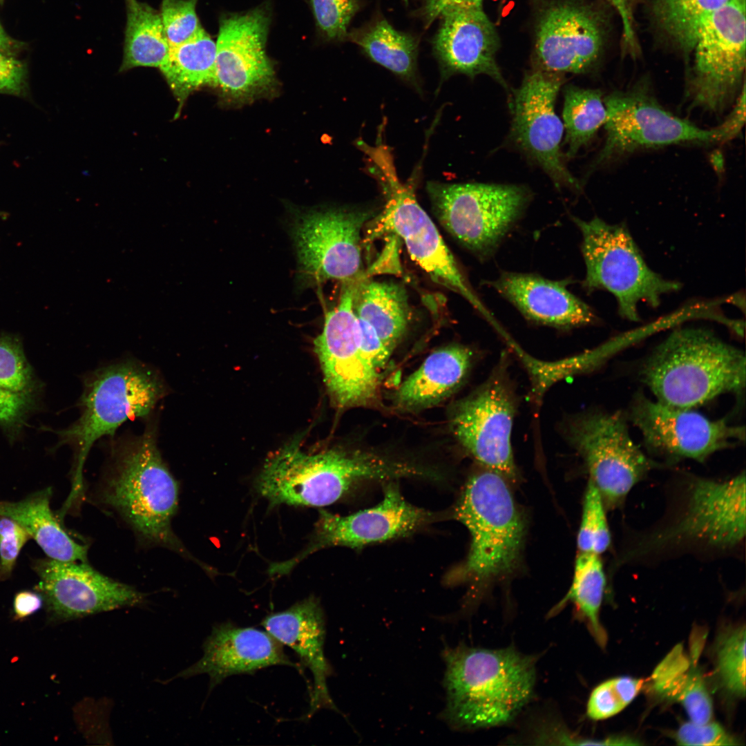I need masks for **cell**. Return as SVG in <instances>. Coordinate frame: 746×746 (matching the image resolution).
Instances as JSON below:
<instances>
[{
	"mask_svg": "<svg viewBox=\"0 0 746 746\" xmlns=\"http://www.w3.org/2000/svg\"><path fill=\"white\" fill-rule=\"evenodd\" d=\"M179 490L157 446V425L150 420L140 434L111 443L95 499L115 513L142 544L189 558L172 528Z\"/></svg>",
	"mask_w": 746,
	"mask_h": 746,
	"instance_id": "cell-1",
	"label": "cell"
},
{
	"mask_svg": "<svg viewBox=\"0 0 746 746\" xmlns=\"http://www.w3.org/2000/svg\"><path fill=\"white\" fill-rule=\"evenodd\" d=\"M442 718L454 729L475 730L513 721L533 698L536 656L510 646L446 647Z\"/></svg>",
	"mask_w": 746,
	"mask_h": 746,
	"instance_id": "cell-2",
	"label": "cell"
},
{
	"mask_svg": "<svg viewBox=\"0 0 746 746\" xmlns=\"http://www.w3.org/2000/svg\"><path fill=\"white\" fill-rule=\"evenodd\" d=\"M744 352L704 328L672 332L645 361L643 381L656 400L670 408L691 410L745 387Z\"/></svg>",
	"mask_w": 746,
	"mask_h": 746,
	"instance_id": "cell-3",
	"label": "cell"
},
{
	"mask_svg": "<svg viewBox=\"0 0 746 746\" xmlns=\"http://www.w3.org/2000/svg\"><path fill=\"white\" fill-rule=\"evenodd\" d=\"M413 464L361 451L331 449L306 453L293 441L273 453L256 481L271 505L323 507L361 481L414 477Z\"/></svg>",
	"mask_w": 746,
	"mask_h": 746,
	"instance_id": "cell-4",
	"label": "cell"
},
{
	"mask_svg": "<svg viewBox=\"0 0 746 746\" xmlns=\"http://www.w3.org/2000/svg\"><path fill=\"white\" fill-rule=\"evenodd\" d=\"M168 392L160 372L135 359L100 367L84 376L79 417L57 432L58 446H69L74 452L75 490L82 488V469L93 445L103 437H113L128 420L149 418Z\"/></svg>",
	"mask_w": 746,
	"mask_h": 746,
	"instance_id": "cell-5",
	"label": "cell"
},
{
	"mask_svg": "<svg viewBox=\"0 0 746 746\" xmlns=\"http://www.w3.org/2000/svg\"><path fill=\"white\" fill-rule=\"evenodd\" d=\"M379 141L374 146L363 142L359 147L386 200L383 211L371 219L368 239L387 233L403 239L412 259L433 282L460 294L492 323L433 221L418 203L414 187L398 178L391 149Z\"/></svg>",
	"mask_w": 746,
	"mask_h": 746,
	"instance_id": "cell-6",
	"label": "cell"
},
{
	"mask_svg": "<svg viewBox=\"0 0 746 746\" xmlns=\"http://www.w3.org/2000/svg\"><path fill=\"white\" fill-rule=\"evenodd\" d=\"M454 517L468 530L471 544L460 570L475 599L517 564L524 524L504 477L486 470L473 475L456 504Z\"/></svg>",
	"mask_w": 746,
	"mask_h": 746,
	"instance_id": "cell-7",
	"label": "cell"
},
{
	"mask_svg": "<svg viewBox=\"0 0 746 746\" xmlns=\"http://www.w3.org/2000/svg\"><path fill=\"white\" fill-rule=\"evenodd\" d=\"M573 220L582 235L584 287L611 293L622 318L638 321L640 302L656 308L663 294L680 289V283L662 278L648 266L624 224H611L597 217Z\"/></svg>",
	"mask_w": 746,
	"mask_h": 746,
	"instance_id": "cell-8",
	"label": "cell"
},
{
	"mask_svg": "<svg viewBox=\"0 0 746 746\" xmlns=\"http://www.w3.org/2000/svg\"><path fill=\"white\" fill-rule=\"evenodd\" d=\"M431 207L444 229L465 247L487 256L519 219L530 194L524 186L428 182Z\"/></svg>",
	"mask_w": 746,
	"mask_h": 746,
	"instance_id": "cell-9",
	"label": "cell"
},
{
	"mask_svg": "<svg viewBox=\"0 0 746 746\" xmlns=\"http://www.w3.org/2000/svg\"><path fill=\"white\" fill-rule=\"evenodd\" d=\"M606 137L594 166L638 151L686 144H720L718 128H702L665 109L650 84L640 80L630 88L604 98Z\"/></svg>",
	"mask_w": 746,
	"mask_h": 746,
	"instance_id": "cell-10",
	"label": "cell"
},
{
	"mask_svg": "<svg viewBox=\"0 0 746 746\" xmlns=\"http://www.w3.org/2000/svg\"><path fill=\"white\" fill-rule=\"evenodd\" d=\"M687 95L693 107L718 114L745 84V0H730L701 27L692 50Z\"/></svg>",
	"mask_w": 746,
	"mask_h": 746,
	"instance_id": "cell-11",
	"label": "cell"
},
{
	"mask_svg": "<svg viewBox=\"0 0 746 746\" xmlns=\"http://www.w3.org/2000/svg\"><path fill=\"white\" fill-rule=\"evenodd\" d=\"M535 68L564 74L590 70L600 58L607 17L587 0H530Z\"/></svg>",
	"mask_w": 746,
	"mask_h": 746,
	"instance_id": "cell-12",
	"label": "cell"
},
{
	"mask_svg": "<svg viewBox=\"0 0 746 746\" xmlns=\"http://www.w3.org/2000/svg\"><path fill=\"white\" fill-rule=\"evenodd\" d=\"M568 437L610 508L621 505L656 465L633 441L620 412L581 415L568 425Z\"/></svg>",
	"mask_w": 746,
	"mask_h": 746,
	"instance_id": "cell-13",
	"label": "cell"
},
{
	"mask_svg": "<svg viewBox=\"0 0 746 746\" xmlns=\"http://www.w3.org/2000/svg\"><path fill=\"white\" fill-rule=\"evenodd\" d=\"M375 216L370 209L347 207L312 211L298 218L293 237L303 278L321 284L365 276L361 232Z\"/></svg>",
	"mask_w": 746,
	"mask_h": 746,
	"instance_id": "cell-14",
	"label": "cell"
},
{
	"mask_svg": "<svg viewBox=\"0 0 746 746\" xmlns=\"http://www.w3.org/2000/svg\"><path fill=\"white\" fill-rule=\"evenodd\" d=\"M358 280L342 282L338 304L325 314L322 332L314 341L327 391L341 408L369 405L379 392L378 370L360 347L353 307Z\"/></svg>",
	"mask_w": 746,
	"mask_h": 746,
	"instance_id": "cell-15",
	"label": "cell"
},
{
	"mask_svg": "<svg viewBox=\"0 0 746 746\" xmlns=\"http://www.w3.org/2000/svg\"><path fill=\"white\" fill-rule=\"evenodd\" d=\"M563 83L561 73L533 68L525 75L514 93L511 135L557 188L580 190L560 147L564 125L556 114L555 101Z\"/></svg>",
	"mask_w": 746,
	"mask_h": 746,
	"instance_id": "cell-16",
	"label": "cell"
},
{
	"mask_svg": "<svg viewBox=\"0 0 746 746\" xmlns=\"http://www.w3.org/2000/svg\"><path fill=\"white\" fill-rule=\"evenodd\" d=\"M270 23L265 6L220 17L213 86L227 97L249 100L273 84L275 73L266 53Z\"/></svg>",
	"mask_w": 746,
	"mask_h": 746,
	"instance_id": "cell-17",
	"label": "cell"
},
{
	"mask_svg": "<svg viewBox=\"0 0 746 746\" xmlns=\"http://www.w3.org/2000/svg\"><path fill=\"white\" fill-rule=\"evenodd\" d=\"M39 577L37 591L42 595L52 619L66 622L124 607L142 605L145 593L112 579L88 562L51 558L32 562Z\"/></svg>",
	"mask_w": 746,
	"mask_h": 746,
	"instance_id": "cell-18",
	"label": "cell"
},
{
	"mask_svg": "<svg viewBox=\"0 0 746 746\" xmlns=\"http://www.w3.org/2000/svg\"><path fill=\"white\" fill-rule=\"evenodd\" d=\"M630 419L654 452L673 459L705 461L745 438V428L711 420L691 410L664 405L642 394L634 398Z\"/></svg>",
	"mask_w": 746,
	"mask_h": 746,
	"instance_id": "cell-19",
	"label": "cell"
},
{
	"mask_svg": "<svg viewBox=\"0 0 746 746\" xmlns=\"http://www.w3.org/2000/svg\"><path fill=\"white\" fill-rule=\"evenodd\" d=\"M515 403L502 376H492L459 402L450 417L451 430L461 446L488 470L514 478L511 432Z\"/></svg>",
	"mask_w": 746,
	"mask_h": 746,
	"instance_id": "cell-20",
	"label": "cell"
},
{
	"mask_svg": "<svg viewBox=\"0 0 746 746\" xmlns=\"http://www.w3.org/2000/svg\"><path fill=\"white\" fill-rule=\"evenodd\" d=\"M430 518V513L408 503L397 486L390 484L383 499L374 507L347 516L321 510L307 548L293 559L272 565L271 569L275 574L287 573L306 556L323 548H361L408 536Z\"/></svg>",
	"mask_w": 746,
	"mask_h": 746,
	"instance_id": "cell-21",
	"label": "cell"
},
{
	"mask_svg": "<svg viewBox=\"0 0 746 746\" xmlns=\"http://www.w3.org/2000/svg\"><path fill=\"white\" fill-rule=\"evenodd\" d=\"M687 503L681 519L656 542L692 540L727 548L745 537V472L725 481L694 479Z\"/></svg>",
	"mask_w": 746,
	"mask_h": 746,
	"instance_id": "cell-22",
	"label": "cell"
},
{
	"mask_svg": "<svg viewBox=\"0 0 746 746\" xmlns=\"http://www.w3.org/2000/svg\"><path fill=\"white\" fill-rule=\"evenodd\" d=\"M439 20L432 44L441 78L485 75L508 89L496 59L500 38L484 8L452 10Z\"/></svg>",
	"mask_w": 746,
	"mask_h": 746,
	"instance_id": "cell-23",
	"label": "cell"
},
{
	"mask_svg": "<svg viewBox=\"0 0 746 746\" xmlns=\"http://www.w3.org/2000/svg\"><path fill=\"white\" fill-rule=\"evenodd\" d=\"M278 664L297 667L269 633L224 622L213 628L204 643L202 657L175 678L207 674L213 687L230 676Z\"/></svg>",
	"mask_w": 746,
	"mask_h": 746,
	"instance_id": "cell-24",
	"label": "cell"
},
{
	"mask_svg": "<svg viewBox=\"0 0 746 746\" xmlns=\"http://www.w3.org/2000/svg\"><path fill=\"white\" fill-rule=\"evenodd\" d=\"M262 625L278 642L292 649L311 671L314 689L309 716L321 708L338 711L327 686L332 669L324 655L325 621L317 599L309 597L285 611L270 614Z\"/></svg>",
	"mask_w": 746,
	"mask_h": 746,
	"instance_id": "cell-25",
	"label": "cell"
},
{
	"mask_svg": "<svg viewBox=\"0 0 746 746\" xmlns=\"http://www.w3.org/2000/svg\"><path fill=\"white\" fill-rule=\"evenodd\" d=\"M492 285L531 321L567 328L596 321L593 309L568 291L562 282L533 274L506 272Z\"/></svg>",
	"mask_w": 746,
	"mask_h": 746,
	"instance_id": "cell-26",
	"label": "cell"
},
{
	"mask_svg": "<svg viewBox=\"0 0 746 746\" xmlns=\"http://www.w3.org/2000/svg\"><path fill=\"white\" fill-rule=\"evenodd\" d=\"M43 383L19 338L0 334V428L10 442L19 439L41 405Z\"/></svg>",
	"mask_w": 746,
	"mask_h": 746,
	"instance_id": "cell-27",
	"label": "cell"
},
{
	"mask_svg": "<svg viewBox=\"0 0 746 746\" xmlns=\"http://www.w3.org/2000/svg\"><path fill=\"white\" fill-rule=\"evenodd\" d=\"M472 352L461 345H450L430 354L396 392V405L404 410L431 406L459 386L470 365Z\"/></svg>",
	"mask_w": 746,
	"mask_h": 746,
	"instance_id": "cell-28",
	"label": "cell"
},
{
	"mask_svg": "<svg viewBox=\"0 0 746 746\" xmlns=\"http://www.w3.org/2000/svg\"><path fill=\"white\" fill-rule=\"evenodd\" d=\"M51 489L34 492L18 501H0V516L21 526L48 557L64 562H88V546L77 542L52 513Z\"/></svg>",
	"mask_w": 746,
	"mask_h": 746,
	"instance_id": "cell-29",
	"label": "cell"
},
{
	"mask_svg": "<svg viewBox=\"0 0 746 746\" xmlns=\"http://www.w3.org/2000/svg\"><path fill=\"white\" fill-rule=\"evenodd\" d=\"M353 307L356 316L369 323L392 351L407 330L411 318L406 290L392 281H374L363 277L356 285Z\"/></svg>",
	"mask_w": 746,
	"mask_h": 746,
	"instance_id": "cell-30",
	"label": "cell"
},
{
	"mask_svg": "<svg viewBox=\"0 0 746 746\" xmlns=\"http://www.w3.org/2000/svg\"><path fill=\"white\" fill-rule=\"evenodd\" d=\"M347 39L358 45L375 63L418 86L419 43L412 35L397 30L387 19L379 17L348 32Z\"/></svg>",
	"mask_w": 746,
	"mask_h": 746,
	"instance_id": "cell-31",
	"label": "cell"
},
{
	"mask_svg": "<svg viewBox=\"0 0 746 746\" xmlns=\"http://www.w3.org/2000/svg\"><path fill=\"white\" fill-rule=\"evenodd\" d=\"M216 55V41L203 28L187 41L170 47L159 68L179 104L175 118L191 93L213 86Z\"/></svg>",
	"mask_w": 746,
	"mask_h": 746,
	"instance_id": "cell-32",
	"label": "cell"
},
{
	"mask_svg": "<svg viewBox=\"0 0 746 746\" xmlns=\"http://www.w3.org/2000/svg\"><path fill=\"white\" fill-rule=\"evenodd\" d=\"M125 3L126 24L119 71L140 66L160 68L170 49L160 12L138 0Z\"/></svg>",
	"mask_w": 746,
	"mask_h": 746,
	"instance_id": "cell-33",
	"label": "cell"
},
{
	"mask_svg": "<svg viewBox=\"0 0 746 746\" xmlns=\"http://www.w3.org/2000/svg\"><path fill=\"white\" fill-rule=\"evenodd\" d=\"M574 569L568 591L550 610L548 618L558 614L568 602L572 603L575 617L586 624L597 643L604 647L607 636L599 616L606 585L603 564L599 555L580 553L575 560Z\"/></svg>",
	"mask_w": 746,
	"mask_h": 746,
	"instance_id": "cell-34",
	"label": "cell"
},
{
	"mask_svg": "<svg viewBox=\"0 0 746 746\" xmlns=\"http://www.w3.org/2000/svg\"><path fill=\"white\" fill-rule=\"evenodd\" d=\"M730 0H651L656 26L686 56L704 23Z\"/></svg>",
	"mask_w": 746,
	"mask_h": 746,
	"instance_id": "cell-35",
	"label": "cell"
},
{
	"mask_svg": "<svg viewBox=\"0 0 746 746\" xmlns=\"http://www.w3.org/2000/svg\"><path fill=\"white\" fill-rule=\"evenodd\" d=\"M563 121L565 156L574 157L604 126L606 108L600 90L568 85L564 93Z\"/></svg>",
	"mask_w": 746,
	"mask_h": 746,
	"instance_id": "cell-36",
	"label": "cell"
},
{
	"mask_svg": "<svg viewBox=\"0 0 746 746\" xmlns=\"http://www.w3.org/2000/svg\"><path fill=\"white\" fill-rule=\"evenodd\" d=\"M604 503L593 483L589 480L584 496L582 521L577 535L580 553L600 555L607 550L611 534Z\"/></svg>",
	"mask_w": 746,
	"mask_h": 746,
	"instance_id": "cell-37",
	"label": "cell"
},
{
	"mask_svg": "<svg viewBox=\"0 0 746 746\" xmlns=\"http://www.w3.org/2000/svg\"><path fill=\"white\" fill-rule=\"evenodd\" d=\"M702 675L676 647L663 660L653 675V687L664 697L679 701L700 681Z\"/></svg>",
	"mask_w": 746,
	"mask_h": 746,
	"instance_id": "cell-38",
	"label": "cell"
},
{
	"mask_svg": "<svg viewBox=\"0 0 746 746\" xmlns=\"http://www.w3.org/2000/svg\"><path fill=\"white\" fill-rule=\"evenodd\" d=\"M643 682L630 677L606 680L591 691L586 705L587 716L595 720L610 718L627 706L639 693Z\"/></svg>",
	"mask_w": 746,
	"mask_h": 746,
	"instance_id": "cell-39",
	"label": "cell"
},
{
	"mask_svg": "<svg viewBox=\"0 0 746 746\" xmlns=\"http://www.w3.org/2000/svg\"><path fill=\"white\" fill-rule=\"evenodd\" d=\"M745 628L727 635L717 652L719 676L724 687L738 696H745Z\"/></svg>",
	"mask_w": 746,
	"mask_h": 746,
	"instance_id": "cell-40",
	"label": "cell"
},
{
	"mask_svg": "<svg viewBox=\"0 0 746 746\" xmlns=\"http://www.w3.org/2000/svg\"><path fill=\"white\" fill-rule=\"evenodd\" d=\"M197 2L162 0L160 15L170 47L187 41L202 29L196 13Z\"/></svg>",
	"mask_w": 746,
	"mask_h": 746,
	"instance_id": "cell-41",
	"label": "cell"
},
{
	"mask_svg": "<svg viewBox=\"0 0 746 746\" xmlns=\"http://www.w3.org/2000/svg\"><path fill=\"white\" fill-rule=\"evenodd\" d=\"M317 28L330 41L347 39L348 26L358 12V0H310Z\"/></svg>",
	"mask_w": 746,
	"mask_h": 746,
	"instance_id": "cell-42",
	"label": "cell"
},
{
	"mask_svg": "<svg viewBox=\"0 0 746 746\" xmlns=\"http://www.w3.org/2000/svg\"><path fill=\"white\" fill-rule=\"evenodd\" d=\"M31 538L29 533L13 519L0 516V580L12 575L19 554Z\"/></svg>",
	"mask_w": 746,
	"mask_h": 746,
	"instance_id": "cell-43",
	"label": "cell"
},
{
	"mask_svg": "<svg viewBox=\"0 0 746 746\" xmlns=\"http://www.w3.org/2000/svg\"><path fill=\"white\" fill-rule=\"evenodd\" d=\"M676 740L680 745H734L736 740L718 723H686L678 730Z\"/></svg>",
	"mask_w": 746,
	"mask_h": 746,
	"instance_id": "cell-44",
	"label": "cell"
},
{
	"mask_svg": "<svg viewBox=\"0 0 746 746\" xmlns=\"http://www.w3.org/2000/svg\"><path fill=\"white\" fill-rule=\"evenodd\" d=\"M27 89L26 66L12 55L0 52V93L23 96Z\"/></svg>",
	"mask_w": 746,
	"mask_h": 746,
	"instance_id": "cell-45",
	"label": "cell"
},
{
	"mask_svg": "<svg viewBox=\"0 0 746 746\" xmlns=\"http://www.w3.org/2000/svg\"><path fill=\"white\" fill-rule=\"evenodd\" d=\"M357 319L361 350L371 365L379 371L387 364L392 351L369 323L358 317Z\"/></svg>",
	"mask_w": 746,
	"mask_h": 746,
	"instance_id": "cell-46",
	"label": "cell"
},
{
	"mask_svg": "<svg viewBox=\"0 0 746 746\" xmlns=\"http://www.w3.org/2000/svg\"><path fill=\"white\" fill-rule=\"evenodd\" d=\"M417 11L428 28L445 13L459 8H481L484 0H417Z\"/></svg>",
	"mask_w": 746,
	"mask_h": 746,
	"instance_id": "cell-47",
	"label": "cell"
},
{
	"mask_svg": "<svg viewBox=\"0 0 746 746\" xmlns=\"http://www.w3.org/2000/svg\"><path fill=\"white\" fill-rule=\"evenodd\" d=\"M745 122V84L736 98L735 106L724 122L717 126L722 142L735 138L741 132Z\"/></svg>",
	"mask_w": 746,
	"mask_h": 746,
	"instance_id": "cell-48",
	"label": "cell"
},
{
	"mask_svg": "<svg viewBox=\"0 0 746 746\" xmlns=\"http://www.w3.org/2000/svg\"><path fill=\"white\" fill-rule=\"evenodd\" d=\"M609 1L620 17L625 50H627L631 55L636 56L639 50L633 26V0Z\"/></svg>",
	"mask_w": 746,
	"mask_h": 746,
	"instance_id": "cell-49",
	"label": "cell"
},
{
	"mask_svg": "<svg viewBox=\"0 0 746 746\" xmlns=\"http://www.w3.org/2000/svg\"><path fill=\"white\" fill-rule=\"evenodd\" d=\"M44 598L38 592L22 591L17 593L13 601V609L17 619H23L37 612L43 604Z\"/></svg>",
	"mask_w": 746,
	"mask_h": 746,
	"instance_id": "cell-50",
	"label": "cell"
},
{
	"mask_svg": "<svg viewBox=\"0 0 746 746\" xmlns=\"http://www.w3.org/2000/svg\"><path fill=\"white\" fill-rule=\"evenodd\" d=\"M16 44L7 35L0 23V52L12 55Z\"/></svg>",
	"mask_w": 746,
	"mask_h": 746,
	"instance_id": "cell-51",
	"label": "cell"
},
{
	"mask_svg": "<svg viewBox=\"0 0 746 746\" xmlns=\"http://www.w3.org/2000/svg\"><path fill=\"white\" fill-rule=\"evenodd\" d=\"M4 215H5V213L0 212V218L3 216Z\"/></svg>",
	"mask_w": 746,
	"mask_h": 746,
	"instance_id": "cell-52",
	"label": "cell"
},
{
	"mask_svg": "<svg viewBox=\"0 0 746 746\" xmlns=\"http://www.w3.org/2000/svg\"><path fill=\"white\" fill-rule=\"evenodd\" d=\"M2 1H3V0H0V2H1Z\"/></svg>",
	"mask_w": 746,
	"mask_h": 746,
	"instance_id": "cell-53",
	"label": "cell"
}]
</instances>
